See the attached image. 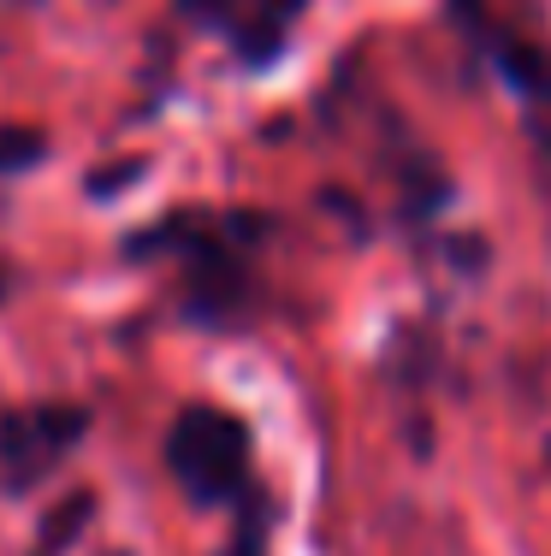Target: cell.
<instances>
[{
	"mask_svg": "<svg viewBox=\"0 0 551 556\" xmlns=\"http://www.w3.org/2000/svg\"><path fill=\"white\" fill-rule=\"evenodd\" d=\"M166 468L196 503H220L249 480V432L226 408H184L166 432Z\"/></svg>",
	"mask_w": 551,
	"mask_h": 556,
	"instance_id": "1",
	"label": "cell"
},
{
	"mask_svg": "<svg viewBox=\"0 0 551 556\" xmlns=\"http://www.w3.org/2000/svg\"><path fill=\"white\" fill-rule=\"evenodd\" d=\"M184 7H190L196 18H208L214 30H226L243 54L267 60L273 48L285 42V24L297 18L303 0H184Z\"/></svg>",
	"mask_w": 551,
	"mask_h": 556,
	"instance_id": "3",
	"label": "cell"
},
{
	"mask_svg": "<svg viewBox=\"0 0 551 556\" xmlns=\"http://www.w3.org/2000/svg\"><path fill=\"white\" fill-rule=\"evenodd\" d=\"M84 439V408H24L0 420V480L12 492H30L42 473L60 468V456Z\"/></svg>",
	"mask_w": 551,
	"mask_h": 556,
	"instance_id": "2",
	"label": "cell"
}]
</instances>
